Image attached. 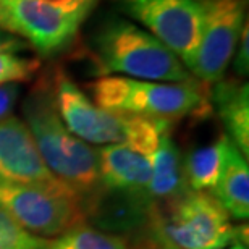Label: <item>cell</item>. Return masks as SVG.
<instances>
[{"mask_svg": "<svg viewBox=\"0 0 249 249\" xmlns=\"http://www.w3.org/2000/svg\"><path fill=\"white\" fill-rule=\"evenodd\" d=\"M19 92H21V89H19L18 83H10L0 86V120L12 117L13 108L18 102Z\"/></svg>", "mask_w": 249, "mask_h": 249, "instance_id": "d6986e66", "label": "cell"}, {"mask_svg": "<svg viewBox=\"0 0 249 249\" xmlns=\"http://www.w3.org/2000/svg\"><path fill=\"white\" fill-rule=\"evenodd\" d=\"M39 60L23 57L15 52H0V86L10 83H23L34 76Z\"/></svg>", "mask_w": 249, "mask_h": 249, "instance_id": "ac0fdd59", "label": "cell"}, {"mask_svg": "<svg viewBox=\"0 0 249 249\" xmlns=\"http://www.w3.org/2000/svg\"><path fill=\"white\" fill-rule=\"evenodd\" d=\"M120 5L188 70L202 31L201 0H120Z\"/></svg>", "mask_w": 249, "mask_h": 249, "instance_id": "ba28073f", "label": "cell"}, {"mask_svg": "<svg viewBox=\"0 0 249 249\" xmlns=\"http://www.w3.org/2000/svg\"><path fill=\"white\" fill-rule=\"evenodd\" d=\"M52 240L39 238L19 227V223L0 206V249H49Z\"/></svg>", "mask_w": 249, "mask_h": 249, "instance_id": "e0dca14e", "label": "cell"}, {"mask_svg": "<svg viewBox=\"0 0 249 249\" xmlns=\"http://www.w3.org/2000/svg\"><path fill=\"white\" fill-rule=\"evenodd\" d=\"M230 142V138L222 134L212 144L194 149L186 157H183L186 183L191 191H213L220 180Z\"/></svg>", "mask_w": 249, "mask_h": 249, "instance_id": "9a60e30c", "label": "cell"}, {"mask_svg": "<svg viewBox=\"0 0 249 249\" xmlns=\"http://www.w3.org/2000/svg\"><path fill=\"white\" fill-rule=\"evenodd\" d=\"M211 104L217 108L230 141L248 159L249 156V86L243 81L220 79L213 84Z\"/></svg>", "mask_w": 249, "mask_h": 249, "instance_id": "4fadbf2b", "label": "cell"}, {"mask_svg": "<svg viewBox=\"0 0 249 249\" xmlns=\"http://www.w3.org/2000/svg\"><path fill=\"white\" fill-rule=\"evenodd\" d=\"M230 249H248V245H243V243H233Z\"/></svg>", "mask_w": 249, "mask_h": 249, "instance_id": "7402d4cb", "label": "cell"}, {"mask_svg": "<svg viewBox=\"0 0 249 249\" xmlns=\"http://www.w3.org/2000/svg\"><path fill=\"white\" fill-rule=\"evenodd\" d=\"M149 162H151L149 197L154 204V209L165 207L189 191L183 167V156L172 139L170 131L162 134L157 149L149 157Z\"/></svg>", "mask_w": 249, "mask_h": 249, "instance_id": "7c38bea8", "label": "cell"}, {"mask_svg": "<svg viewBox=\"0 0 249 249\" xmlns=\"http://www.w3.org/2000/svg\"><path fill=\"white\" fill-rule=\"evenodd\" d=\"M236 58H235V71L238 76H246L249 71V26L248 23L243 28V33L238 41V46L235 49Z\"/></svg>", "mask_w": 249, "mask_h": 249, "instance_id": "ffe728a7", "label": "cell"}, {"mask_svg": "<svg viewBox=\"0 0 249 249\" xmlns=\"http://www.w3.org/2000/svg\"><path fill=\"white\" fill-rule=\"evenodd\" d=\"M96 151L101 186L104 189L151 201L149 197V183H151L149 157L123 144L99 146Z\"/></svg>", "mask_w": 249, "mask_h": 249, "instance_id": "8fae6325", "label": "cell"}, {"mask_svg": "<svg viewBox=\"0 0 249 249\" xmlns=\"http://www.w3.org/2000/svg\"><path fill=\"white\" fill-rule=\"evenodd\" d=\"M157 238L177 249H227L238 241V227L211 193L191 191L165 207L154 209Z\"/></svg>", "mask_w": 249, "mask_h": 249, "instance_id": "8992f818", "label": "cell"}, {"mask_svg": "<svg viewBox=\"0 0 249 249\" xmlns=\"http://www.w3.org/2000/svg\"><path fill=\"white\" fill-rule=\"evenodd\" d=\"M88 88L92 102L106 110L170 123L186 117L206 118L212 110L206 84L199 81L159 83L126 76H101Z\"/></svg>", "mask_w": 249, "mask_h": 249, "instance_id": "277c9868", "label": "cell"}, {"mask_svg": "<svg viewBox=\"0 0 249 249\" xmlns=\"http://www.w3.org/2000/svg\"><path fill=\"white\" fill-rule=\"evenodd\" d=\"M24 123L53 175L76 193L81 206L101 188L97 151L70 131L58 115L51 81H41L23 102Z\"/></svg>", "mask_w": 249, "mask_h": 249, "instance_id": "6da1fadb", "label": "cell"}, {"mask_svg": "<svg viewBox=\"0 0 249 249\" xmlns=\"http://www.w3.org/2000/svg\"><path fill=\"white\" fill-rule=\"evenodd\" d=\"M99 0H0V29L44 57L68 49Z\"/></svg>", "mask_w": 249, "mask_h": 249, "instance_id": "5b68a950", "label": "cell"}, {"mask_svg": "<svg viewBox=\"0 0 249 249\" xmlns=\"http://www.w3.org/2000/svg\"><path fill=\"white\" fill-rule=\"evenodd\" d=\"M51 84L55 107L65 126L88 144H123L151 157L162 134L172 128V123L165 120L110 112L99 107L63 70H57Z\"/></svg>", "mask_w": 249, "mask_h": 249, "instance_id": "7a4b0ae2", "label": "cell"}, {"mask_svg": "<svg viewBox=\"0 0 249 249\" xmlns=\"http://www.w3.org/2000/svg\"><path fill=\"white\" fill-rule=\"evenodd\" d=\"M94 65L101 76H126L144 81H197L175 53L146 29L112 19L94 37Z\"/></svg>", "mask_w": 249, "mask_h": 249, "instance_id": "3957f363", "label": "cell"}, {"mask_svg": "<svg viewBox=\"0 0 249 249\" xmlns=\"http://www.w3.org/2000/svg\"><path fill=\"white\" fill-rule=\"evenodd\" d=\"M0 183L46 189L79 201L76 193L49 170L26 123L17 117L0 120Z\"/></svg>", "mask_w": 249, "mask_h": 249, "instance_id": "30bf717a", "label": "cell"}, {"mask_svg": "<svg viewBox=\"0 0 249 249\" xmlns=\"http://www.w3.org/2000/svg\"><path fill=\"white\" fill-rule=\"evenodd\" d=\"M0 206L19 227L46 240L86 222L78 199L31 186L0 183Z\"/></svg>", "mask_w": 249, "mask_h": 249, "instance_id": "9c48e42d", "label": "cell"}, {"mask_svg": "<svg viewBox=\"0 0 249 249\" xmlns=\"http://www.w3.org/2000/svg\"><path fill=\"white\" fill-rule=\"evenodd\" d=\"M49 249H131V246L123 236L81 223L53 240Z\"/></svg>", "mask_w": 249, "mask_h": 249, "instance_id": "2e32d148", "label": "cell"}, {"mask_svg": "<svg viewBox=\"0 0 249 249\" xmlns=\"http://www.w3.org/2000/svg\"><path fill=\"white\" fill-rule=\"evenodd\" d=\"M160 249H177V248H173V246H170V245H167V243L160 241Z\"/></svg>", "mask_w": 249, "mask_h": 249, "instance_id": "603a6c76", "label": "cell"}, {"mask_svg": "<svg viewBox=\"0 0 249 249\" xmlns=\"http://www.w3.org/2000/svg\"><path fill=\"white\" fill-rule=\"evenodd\" d=\"M29 49V46L23 39H19L17 36L10 33H5L0 29V52H21V51H26Z\"/></svg>", "mask_w": 249, "mask_h": 249, "instance_id": "44dd1931", "label": "cell"}, {"mask_svg": "<svg viewBox=\"0 0 249 249\" xmlns=\"http://www.w3.org/2000/svg\"><path fill=\"white\" fill-rule=\"evenodd\" d=\"M213 197L225 207L230 217L246 220L249 217V165L235 144L230 142L220 180L213 188Z\"/></svg>", "mask_w": 249, "mask_h": 249, "instance_id": "5bb4252c", "label": "cell"}, {"mask_svg": "<svg viewBox=\"0 0 249 249\" xmlns=\"http://www.w3.org/2000/svg\"><path fill=\"white\" fill-rule=\"evenodd\" d=\"M202 31L188 71L202 84L223 79L246 24V0H201Z\"/></svg>", "mask_w": 249, "mask_h": 249, "instance_id": "52a82bcc", "label": "cell"}]
</instances>
